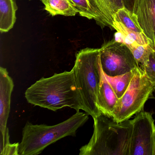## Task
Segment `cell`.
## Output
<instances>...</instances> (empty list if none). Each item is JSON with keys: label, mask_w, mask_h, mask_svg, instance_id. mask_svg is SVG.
<instances>
[{"label": "cell", "mask_w": 155, "mask_h": 155, "mask_svg": "<svg viewBox=\"0 0 155 155\" xmlns=\"http://www.w3.org/2000/svg\"><path fill=\"white\" fill-rule=\"evenodd\" d=\"M29 1H31V0H29Z\"/></svg>", "instance_id": "cell-22"}, {"label": "cell", "mask_w": 155, "mask_h": 155, "mask_svg": "<svg viewBox=\"0 0 155 155\" xmlns=\"http://www.w3.org/2000/svg\"><path fill=\"white\" fill-rule=\"evenodd\" d=\"M14 0H0V31L1 33L9 31L14 27L18 10Z\"/></svg>", "instance_id": "cell-12"}, {"label": "cell", "mask_w": 155, "mask_h": 155, "mask_svg": "<svg viewBox=\"0 0 155 155\" xmlns=\"http://www.w3.org/2000/svg\"><path fill=\"white\" fill-rule=\"evenodd\" d=\"M98 18V25L102 28H113L114 15L124 8L122 0H89Z\"/></svg>", "instance_id": "cell-10"}, {"label": "cell", "mask_w": 155, "mask_h": 155, "mask_svg": "<svg viewBox=\"0 0 155 155\" xmlns=\"http://www.w3.org/2000/svg\"><path fill=\"white\" fill-rule=\"evenodd\" d=\"M134 70L122 75L113 77L107 76L104 73L118 99L123 96L128 87L134 75Z\"/></svg>", "instance_id": "cell-15"}, {"label": "cell", "mask_w": 155, "mask_h": 155, "mask_svg": "<svg viewBox=\"0 0 155 155\" xmlns=\"http://www.w3.org/2000/svg\"><path fill=\"white\" fill-rule=\"evenodd\" d=\"M118 100V98L107 80L102 69L97 97V106L101 114L112 117V113Z\"/></svg>", "instance_id": "cell-11"}, {"label": "cell", "mask_w": 155, "mask_h": 155, "mask_svg": "<svg viewBox=\"0 0 155 155\" xmlns=\"http://www.w3.org/2000/svg\"><path fill=\"white\" fill-rule=\"evenodd\" d=\"M114 21L120 22L125 27L135 32L143 33L138 22L137 16L125 8L119 10L114 15Z\"/></svg>", "instance_id": "cell-16"}, {"label": "cell", "mask_w": 155, "mask_h": 155, "mask_svg": "<svg viewBox=\"0 0 155 155\" xmlns=\"http://www.w3.org/2000/svg\"><path fill=\"white\" fill-rule=\"evenodd\" d=\"M99 49L101 68L106 75H122L139 67L131 51L123 43L113 39Z\"/></svg>", "instance_id": "cell-6"}, {"label": "cell", "mask_w": 155, "mask_h": 155, "mask_svg": "<svg viewBox=\"0 0 155 155\" xmlns=\"http://www.w3.org/2000/svg\"><path fill=\"white\" fill-rule=\"evenodd\" d=\"M131 122L129 155H155V125L152 114L143 110Z\"/></svg>", "instance_id": "cell-7"}, {"label": "cell", "mask_w": 155, "mask_h": 155, "mask_svg": "<svg viewBox=\"0 0 155 155\" xmlns=\"http://www.w3.org/2000/svg\"><path fill=\"white\" fill-rule=\"evenodd\" d=\"M25 97L28 103L52 111L67 107L77 111H84L82 96L72 69L41 78L28 88Z\"/></svg>", "instance_id": "cell-1"}, {"label": "cell", "mask_w": 155, "mask_h": 155, "mask_svg": "<svg viewBox=\"0 0 155 155\" xmlns=\"http://www.w3.org/2000/svg\"><path fill=\"white\" fill-rule=\"evenodd\" d=\"M152 81H155V49L150 54L147 64L142 68Z\"/></svg>", "instance_id": "cell-19"}, {"label": "cell", "mask_w": 155, "mask_h": 155, "mask_svg": "<svg viewBox=\"0 0 155 155\" xmlns=\"http://www.w3.org/2000/svg\"><path fill=\"white\" fill-rule=\"evenodd\" d=\"M153 83V86H154V91L155 92V81H152Z\"/></svg>", "instance_id": "cell-21"}, {"label": "cell", "mask_w": 155, "mask_h": 155, "mask_svg": "<svg viewBox=\"0 0 155 155\" xmlns=\"http://www.w3.org/2000/svg\"><path fill=\"white\" fill-rule=\"evenodd\" d=\"M124 8L130 12L132 14H134L137 0H122Z\"/></svg>", "instance_id": "cell-20"}, {"label": "cell", "mask_w": 155, "mask_h": 155, "mask_svg": "<svg viewBox=\"0 0 155 155\" xmlns=\"http://www.w3.org/2000/svg\"><path fill=\"white\" fill-rule=\"evenodd\" d=\"M154 91L153 83L140 67L134 70L128 87L118 100L112 117L117 122L128 120L143 111L147 101Z\"/></svg>", "instance_id": "cell-5"}, {"label": "cell", "mask_w": 155, "mask_h": 155, "mask_svg": "<svg viewBox=\"0 0 155 155\" xmlns=\"http://www.w3.org/2000/svg\"><path fill=\"white\" fill-rule=\"evenodd\" d=\"M134 14L155 49V0H137Z\"/></svg>", "instance_id": "cell-9"}, {"label": "cell", "mask_w": 155, "mask_h": 155, "mask_svg": "<svg viewBox=\"0 0 155 155\" xmlns=\"http://www.w3.org/2000/svg\"><path fill=\"white\" fill-rule=\"evenodd\" d=\"M45 6V10L52 16L61 15L73 17L78 12L71 0H40Z\"/></svg>", "instance_id": "cell-13"}, {"label": "cell", "mask_w": 155, "mask_h": 155, "mask_svg": "<svg viewBox=\"0 0 155 155\" xmlns=\"http://www.w3.org/2000/svg\"><path fill=\"white\" fill-rule=\"evenodd\" d=\"M138 65L141 68L147 64L150 54L155 50L151 44L138 45L129 48Z\"/></svg>", "instance_id": "cell-17"}, {"label": "cell", "mask_w": 155, "mask_h": 155, "mask_svg": "<svg viewBox=\"0 0 155 155\" xmlns=\"http://www.w3.org/2000/svg\"><path fill=\"white\" fill-rule=\"evenodd\" d=\"M93 118V135L81 148L79 155H129L131 120L117 122L102 114Z\"/></svg>", "instance_id": "cell-2"}, {"label": "cell", "mask_w": 155, "mask_h": 155, "mask_svg": "<svg viewBox=\"0 0 155 155\" xmlns=\"http://www.w3.org/2000/svg\"><path fill=\"white\" fill-rule=\"evenodd\" d=\"M88 116L86 112L77 111L67 120L53 126L27 122L22 130L18 155H38L48 146L59 140L76 136L78 130L87 121Z\"/></svg>", "instance_id": "cell-3"}, {"label": "cell", "mask_w": 155, "mask_h": 155, "mask_svg": "<svg viewBox=\"0 0 155 155\" xmlns=\"http://www.w3.org/2000/svg\"><path fill=\"white\" fill-rule=\"evenodd\" d=\"M80 16L89 20H94L98 24V18L89 0H71Z\"/></svg>", "instance_id": "cell-18"}, {"label": "cell", "mask_w": 155, "mask_h": 155, "mask_svg": "<svg viewBox=\"0 0 155 155\" xmlns=\"http://www.w3.org/2000/svg\"><path fill=\"white\" fill-rule=\"evenodd\" d=\"M14 84L12 78L5 68H0V142L10 140L9 130L7 127L10 112L12 93Z\"/></svg>", "instance_id": "cell-8"}, {"label": "cell", "mask_w": 155, "mask_h": 155, "mask_svg": "<svg viewBox=\"0 0 155 155\" xmlns=\"http://www.w3.org/2000/svg\"><path fill=\"white\" fill-rule=\"evenodd\" d=\"M113 28L122 34L123 36L122 43L126 45L129 48L138 45L151 44L150 41L144 33L133 31L119 21H114Z\"/></svg>", "instance_id": "cell-14"}, {"label": "cell", "mask_w": 155, "mask_h": 155, "mask_svg": "<svg viewBox=\"0 0 155 155\" xmlns=\"http://www.w3.org/2000/svg\"><path fill=\"white\" fill-rule=\"evenodd\" d=\"M72 69L82 96L84 111L93 118L101 114L97 106L102 72L100 49L86 48L79 51Z\"/></svg>", "instance_id": "cell-4"}]
</instances>
